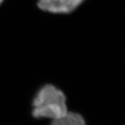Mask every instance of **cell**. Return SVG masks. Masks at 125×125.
Instances as JSON below:
<instances>
[{"label": "cell", "mask_w": 125, "mask_h": 125, "mask_svg": "<svg viewBox=\"0 0 125 125\" xmlns=\"http://www.w3.org/2000/svg\"><path fill=\"white\" fill-rule=\"evenodd\" d=\"M85 0H39L38 7L53 13H68L73 11Z\"/></svg>", "instance_id": "cell-2"}, {"label": "cell", "mask_w": 125, "mask_h": 125, "mask_svg": "<svg viewBox=\"0 0 125 125\" xmlns=\"http://www.w3.org/2000/svg\"><path fill=\"white\" fill-rule=\"evenodd\" d=\"M3 0H0V4H1V2L3 1Z\"/></svg>", "instance_id": "cell-4"}, {"label": "cell", "mask_w": 125, "mask_h": 125, "mask_svg": "<svg viewBox=\"0 0 125 125\" xmlns=\"http://www.w3.org/2000/svg\"><path fill=\"white\" fill-rule=\"evenodd\" d=\"M32 114L35 118L59 119L67 113L66 97L52 84H46L37 93L32 102Z\"/></svg>", "instance_id": "cell-1"}, {"label": "cell", "mask_w": 125, "mask_h": 125, "mask_svg": "<svg viewBox=\"0 0 125 125\" xmlns=\"http://www.w3.org/2000/svg\"><path fill=\"white\" fill-rule=\"evenodd\" d=\"M50 125H84L82 118L74 113H67L59 119H54Z\"/></svg>", "instance_id": "cell-3"}]
</instances>
